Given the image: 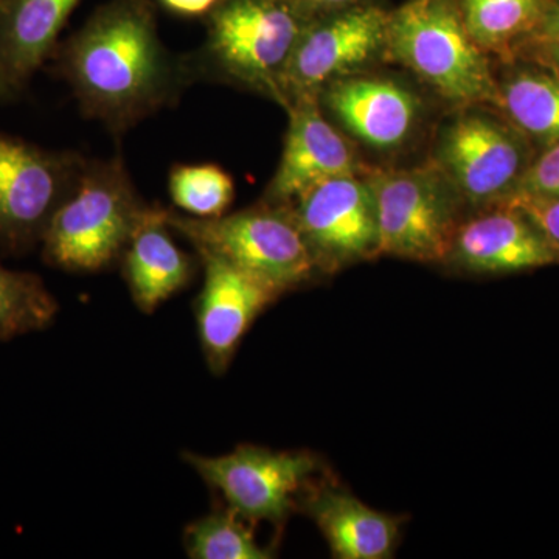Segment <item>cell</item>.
<instances>
[{
	"instance_id": "1",
	"label": "cell",
	"mask_w": 559,
	"mask_h": 559,
	"mask_svg": "<svg viewBox=\"0 0 559 559\" xmlns=\"http://www.w3.org/2000/svg\"><path fill=\"white\" fill-rule=\"evenodd\" d=\"M51 58L84 116L114 134L175 105L198 80L190 55L176 57L162 43L151 0L103 3Z\"/></svg>"
},
{
	"instance_id": "2",
	"label": "cell",
	"mask_w": 559,
	"mask_h": 559,
	"mask_svg": "<svg viewBox=\"0 0 559 559\" xmlns=\"http://www.w3.org/2000/svg\"><path fill=\"white\" fill-rule=\"evenodd\" d=\"M148 209L119 156L87 160L79 186L44 235L43 259L62 271L106 270L121 259Z\"/></svg>"
},
{
	"instance_id": "3",
	"label": "cell",
	"mask_w": 559,
	"mask_h": 559,
	"mask_svg": "<svg viewBox=\"0 0 559 559\" xmlns=\"http://www.w3.org/2000/svg\"><path fill=\"white\" fill-rule=\"evenodd\" d=\"M384 50L448 100L499 105L498 81L460 0H407L389 13Z\"/></svg>"
},
{
	"instance_id": "4",
	"label": "cell",
	"mask_w": 559,
	"mask_h": 559,
	"mask_svg": "<svg viewBox=\"0 0 559 559\" xmlns=\"http://www.w3.org/2000/svg\"><path fill=\"white\" fill-rule=\"evenodd\" d=\"M307 17L290 0H221L207 16V38L190 55L197 79L242 84L272 97Z\"/></svg>"
},
{
	"instance_id": "5",
	"label": "cell",
	"mask_w": 559,
	"mask_h": 559,
	"mask_svg": "<svg viewBox=\"0 0 559 559\" xmlns=\"http://www.w3.org/2000/svg\"><path fill=\"white\" fill-rule=\"evenodd\" d=\"M165 219L198 253L227 260L282 294L322 272L290 205L266 201L218 218H194L165 209Z\"/></svg>"
},
{
	"instance_id": "6",
	"label": "cell",
	"mask_w": 559,
	"mask_h": 559,
	"mask_svg": "<svg viewBox=\"0 0 559 559\" xmlns=\"http://www.w3.org/2000/svg\"><path fill=\"white\" fill-rule=\"evenodd\" d=\"M87 159L0 132V250L38 248L55 213L79 186Z\"/></svg>"
},
{
	"instance_id": "7",
	"label": "cell",
	"mask_w": 559,
	"mask_h": 559,
	"mask_svg": "<svg viewBox=\"0 0 559 559\" xmlns=\"http://www.w3.org/2000/svg\"><path fill=\"white\" fill-rule=\"evenodd\" d=\"M369 183L377 201L380 255L447 261L463 202L440 168L378 173Z\"/></svg>"
},
{
	"instance_id": "8",
	"label": "cell",
	"mask_w": 559,
	"mask_h": 559,
	"mask_svg": "<svg viewBox=\"0 0 559 559\" xmlns=\"http://www.w3.org/2000/svg\"><path fill=\"white\" fill-rule=\"evenodd\" d=\"M183 459L210 488L218 491L227 509L242 520L283 524L299 503V495L320 473L316 455L305 451H272L241 444L218 457L187 452Z\"/></svg>"
},
{
	"instance_id": "9",
	"label": "cell",
	"mask_w": 559,
	"mask_h": 559,
	"mask_svg": "<svg viewBox=\"0 0 559 559\" xmlns=\"http://www.w3.org/2000/svg\"><path fill=\"white\" fill-rule=\"evenodd\" d=\"M532 160L530 140L518 128L468 110L441 131L436 165L462 202L485 210L510 201Z\"/></svg>"
},
{
	"instance_id": "10",
	"label": "cell",
	"mask_w": 559,
	"mask_h": 559,
	"mask_svg": "<svg viewBox=\"0 0 559 559\" xmlns=\"http://www.w3.org/2000/svg\"><path fill=\"white\" fill-rule=\"evenodd\" d=\"M389 11L366 3L308 22L280 80L278 102L319 95L385 47Z\"/></svg>"
},
{
	"instance_id": "11",
	"label": "cell",
	"mask_w": 559,
	"mask_h": 559,
	"mask_svg": "<svg viewBox=\"0 0 559 559\" xmlns=\"http://www.w3.org/2000/svg\"><path fill=\"white\" fill-rule=\"evenodd\" d=\"M320 271L380 255L377 201L355 175L319 183L290 205Z\"/></svg>"
},
{
	"instance_id": "12",
	"label": "cell",
	"mask_w": 559,
	"mask_h": 559,
	"mask_svg": "<svg viewBox=\"0 0 559 559\" xmlns=\"http://www.w3.org/2000/svg\"><path fill=\"white\" fill-rule=\"evenodd\" d=\"M198 255L204 267L197 301L198 334L209 369L223 374L252 323L282 293L227 260Z\"/></svg>"
},
{
	"instance_id": "13",
	"label": "cell",
	"mask_w": 559,
	"mask_h": 559,
	"mask_svg": "<svg viewBox=\"0 0 559 559\" xmlns=\"http://www.w3.org/2000/svg\"><path fill=\"white\" fill-rule=\"evenodd\" d=\"M447 260L481 275H506L559 264L546 235L516 205L485 209L462 221Z\"/></svg>"
},
{
	"instance_id": "14",
	"label": "cell",
	"mask_w": 559,
	"mask_h": 559,
	"mask_svg": "<svg viewBox=\"0 0 559 559\" xmlns=\"http://www.w3.org/2000/svg\"><path fill=\"white\" fill-rule=\"evenodd\" d=\"M285 108L288 134L266 201L293 205L325 180L355 175L356 162L345 139L322 116L319 95L296 98Z\"/></svg>"
},
{
	"instance_id": "15",
	"label": "cell",
	"mask_w": 559,
	"mask_h": 559,
	"mask_svg": "<svg viewBox=\"0 0 559 559\" xmlns=\"http://www.w3.org/2000/svg\"><path fill=\"white\" fill-rule=\"evenodd\" d=\"M81 0H0V100L31 83L53 57L62 28Z\"/></svg>"
},
{
	"instance_id": "16",
	"label": "cell",
	"mask_w": 559,
	"mask_h": 559,
	"mask_svg": "<svg viewBox=\"0 0 559 559\" xmlns=\"http://www.w3.org/2000/svg\"><path fill=\"white\" fill-rule=\"evenodd\" d=\"M337 559H388L399 544L401 518L364 503L347 489L314 481L300 500Z\"/></svg>"
},
{
	"instance_id": "17",
	"label": "cell",
	"mask_w": 559,
	"mask_h": 559,
	"mask_svg": "<svg viewBox=\"0 0 559 559\" xmlns=\"http://www.w3.org/2000/svg\"><path fill=\"white\" fill-rule=\"evenodd\" d=\"M322 91L323 103L333 116L374 148L400 146L417 121V98L393 81L340 79Z\"/></svg>"
},
{
	"instance_id": "18",
	"label": "cell",
	"mask_w": 559,
	"mask_h": 559,
	"mask_svg": "<svg viewBox=\"0 0 559 559\" xmlns=\"http://www.w3.org/2000/svg\"><path fill=\"white\" fill-rule=\"evenodd\" d=\"M170 230L165 209L150 205L120 259L132 300L146 314L193 278L194 261L176 245Z\"/></svg>"
},
{
	"instance_id": "19",
	"label": "cell",
	"mask_w": 559,
	"mask_h": 559,
	"mask_svg": "<svg viewBox=\"0 0 559 559\" xmlns=\"http://www.w3.org/2000/svg\"><path fill=\"white\" fill-rule=\"evenodd\" d=\"M499 86V108L510 123L543 148L559 142V79L520 60Z\"/></svg>"
},
{
	"instance_id": "20",
	"label": "cell",
	"mask_w": 559,
	"mask_h": 559,
	"mask_svg": "<svg viewBox=\"0 0 559 559\" xmlns=\"http://www.w3.org/2000/svg\"><path fill=\"white\" fill-rule=\"evenodd\" d=\"M549 0H460L471 38L485 53L513 61L527 43L547 9Z\"/></svg>"
},
{
	"instance_id": "21",
	"label": "cell",
	"mask_w": 559,
	"mask_h": 559,
	"mask_svg": "<svg viewBox=\"0 0 559 559\" xmlns=\"http://www.w3.org/2000/svg\"><path fill=\"white\" fill-rule=\"evenodd\" d=\"M58 310L57 299L39 275L0 264V342L46 330Z\"/></svg>"
},
{
	"instance_id": "22",
	"label": "cell",
	"mask_w": 559,
	"mask_h": 559,
	"mask_svg": "<svg viewBox=\"0 0 559 559\" xmlns=\"http://www.w3.org/2000/svg\"><path fill=\"white\" fill-rule=\"evenodd\" d=\"M252 527V522L226 507L191 522L183 532V546L193 559L274 558L275 550L260 546Z\"/></svg>"
},
{
	"instance_id": "23",
	"label": "cell",
	"mask_w": 559,
	"mask_h": 559,
	"mask_svg": "<svg viewBox=\"0 0 559 559\" xmlns=\"http://www.w3.org/2000/svg\"><path fill=\"white\" fill-rule=\"evenodd\" d=\"M176 207L194 218H218L230 207L235 183L229 173L215 164H182L168 179Z\"/></svg>"
},
{
	"instance_id": "24",
	"label": "cell",
	"mask_w": 559,
	"mask_h": 559,
	"mask_svg": "<svg viewBox=\"0 0 559 559\" xmlns=\"http://www.w3.org/2000/svg\"><path fill=\"white\" fill-rule=\"evenodd\" d=\"M559 198V142L544 148L530 162L513 197L507 204L520 201L558 200Z\"/></svg>"
},
{
	"instance_id": "25",
	"label": "cell",
	"mask_w": 559,
	"mask_h": 559,
	"mask_svg": "<svg viewBox=\"0 0 559 559\" xmlns=\"http://www.w3.org/2000/svg\"><path fill=\"white\" fill-rule=\"evenodd\" d=\"M516 207L527 213L530 219L546 235L559 255V198L558 200L520 201Z\"/></svg>"
},
{
	"instance_id": "26",
	"label": "cell",
	"mask_w": 559,
	"mask_h": 559,
	"mask_svg": "<svg viewBox=\"0 0 559 559\" xmlns=\"http://www.w3.org/2000/svg\"><path fill=\"white\" fill-rule=\"evenodd\" d=\"M513 60H524L549 70L559 79V44L546 40H528L514 53Z\"/></svg>"
},
{
	"instance_id": "27",
	"label": "cell",
	"mask_w": 559,
	"mask_h": 559,
	"mask_svg": "<svg viewBox=\"0 0 559 559\" xmlns=\"http://www.w3.org/2000/svg\"><path fill=\"white\" fill-rule=\"evenodd\" d=\"M290 2L308 21H311L337 11L353 9V7L366 5L371 3V0H290Z\"/></svg>"
},
{
	"instance_id": "28",
	"label": "cell",
	"mask_w": 559,
	"mask_h": 559,
	"mask_svg": "<svg viewBox=\"0 0 559 559\" xmlns=\"http://www.w3.org/2000/svg\"><path fill=\"white\" fill-rule=\"evenodd\" d=\"M171 13L183 17H205L221 0H159Z\"/></svg>"
},
{
	"instance_id": "29",
	"label": "cell",
	"mask_w": 559,
	"mask_h": 559,
	"mask_svg": "<svg viewBox=\"0 0 559 559\" xmlns=\"http://www.w3.org/2000/svg\"><path fill=\"white\" fill-rule=\"evenodd\" d=\"M528 40H546V43L559 44V0H549L535 35Z\"/></svg>"
}]
</instances>
